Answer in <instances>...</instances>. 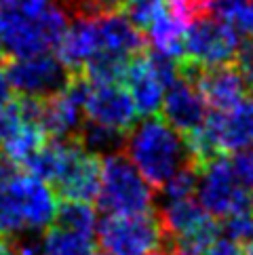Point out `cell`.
<instances>
[{
  "instance_id": "obj_1",
  "label": "cell",
  "mask_w": 253,
  "mask_h": 255,
  "mask_svg": "<svg viewBox=\"0 0 253 255\" xmlns=\"http://www.w3.org/2000/svg\"><path fill=\"white\" fill-rule=\"evenodd\" d=\"M0 6L4 51L13 57L57 47L70 23V13L57 0H6Z\"/></svg>"
},
{
  "instance_id": "obj_2",
  "label": "cell",
  "mask_w": 253,
  "mask_h": 255,
  "mask_svg": "<svg viewBox=\"0 0 253 255\" xmlns=\"http://www.w3.org/2000/svg\"><path fill=\"white\" fill-rule=\"evenodd\" d=\"M123 150L126 158L154 188H160L175 171L192 162L186 137L165 118L154 114L131 127Z\"/></svg>"
},
{
  "instance_id": "obj_3",
  "label": "cell",
  "mask_w": 253,
  "mask_h": 255,
  "mask_svg": "<svg viewBox=\"0 0 253 255\" xmlns=\"http://www.w3.org/2000/svg\"><path fill=\"white\" fill-rule=\"evenodd\" d=\"M57 192L34 173H17L0 186V236L42 232L55 224Z\"/></svg>"
},
{
  "instance_id": "obj_4",
  "label": "cell",
  "mask_w": 253,
  "mask_h": 255,
  "mask_svg": "<svg viewBox=\"0 0 253 255\" xmlns=\"http://www.w3.org/2000/svg\"><path fill=\"white\" fill-rule=\"evenodd\" d=\"M97 203L106 213H146L154 207V186L119 150L102 156Z\"/></svg>"
},
{
  "instance_id": "obj_5",
  "label": "cell",
  "mask_w": 253,
  "mask_h": 255,
  "mask_svg": "<svg viewBox=\"0 0 253 255\" xmlns=\"http://www.w3.org/2000/svg\"><path fill=\"white\" fill-rule=\"evenodd\" d=\"M95 234L106 255H150L167 241L158 215L152 211L106 213L97 222Z\"/></svg>"
},
{
  "instance_id": "obj_6",
  "label": "cell",
  "mask_w": 253,
  "mask_h": 255,
  "mask_svg": "<svg viewBox=\"0 0 253 255\" xmlns=\"http://www.w3.org/2000/svg\"><path fill=\"white\" fill-rule=\"evenodd\" d=\"M196 200L209 215L224 220L237 211L253 209V190L241 184L230 167V160L224 154H218L198 165Z\"/></svg>"
},
{
  "instance_id": "obj_7",
  "label": "cell",
  "mask_w": 253,
  "mask_h": 255,
  "mask_svg": "<svg viewBox=\"0 0 253 255\" xmlns=\"http://www.w3.org/2000/svg\"><path fill=\"white\" fill-rule=\"evenodd\" d=\"M179 74V59L167 57L152 51L150 55L137 53L126 63L125 83L126 91L135 104V110L141 116H152L160 112L165 89Z\"/></svg>"
},
{
  "instance_id": "obj_8",
  "label": "cell",
  "mask_w": 253,
  "mask_h": 255,
  "mask_svg": "<svg viewBox=\"0 0 253 255\" xmlns=\"http://www.w3.org/2000/svg\"><path fill=\"white\" fill-rule=\"evenodd\" d=\"M241 34L232 25L224 23L213 15H203L186 28L184 55L179 61L198 68H211L232 63L239 49Z\"/></svg>"
},
{
  "instance_id": "obj_9",
  "label": "cell",
  "mask_w": 253,
  "mask_h": 255,
  "mask_svg": "<svg viewBox=\"0 0 253 255\" xmlns=\"http://www.w3.org/2000/svg\"><path fill=\"white\" fill-rule=\"evenodd\" d=\"M6 74L13 91H17L21 97L34 99H44L59 93L72 76L57 55H51L49 51L13 57L6 63Z\"/></svg>"
},
{
  "instance_id": "obj_10",
  "label": "cell",
  "mask_w": 253,
  "mask_h": 255,
  "mask_svg": "<svg viewBox=\"0 0 253 255\" xmlns=\"http://www.w3.org/2000/svg\"><path fill=\"white\" fill-rule=\"evenodd\" d=\"M218 154L253 145V97L245 95L226 110H211L201 125Z\"/></svg>"
},
{
  "instance_id": "obj_11",
  "label": "cell",
  "mask_w": 253,
  "mask_h": 255,
  "mask_svg": "<svg viewBox=\"0 0 253 255\" xmlns=\"http://www.w3.org/2000/svg\"><path fill=\"white\" fill-rule=\"evenodd\" d=\"M160 112L171 127H175L182 135H188L205 123L209 106L194 80L179 70L177 78L165 89Z\"/></svg>"
},
{
  "instance_id": "obj_12",
  "label": "cell",
  "mask_w": 253,
  "mask_h": 255,
  "mask_svg": "<svg viewBox=\"0 0 253 255\" xmlns=\"http://www.w3.org/2000/svg\"><path fill=\"white\" fill-rule=\"evenodd\" d=\"M179 70L196 83L211 110H226L249 93V87L245 85L241 72L234 68V63L198 68L192 63L179 61Z\"/></svg>"
},
{
  "instance_id": "obj_13",
  "label": "cell",
  "mask_w": 253,
  "mask_h": 255,
  "mask_svg": "<svg viewBox=\"0 0 253 255\" xmlns=\"http://www.w3.org/2000/svg\"><path fill=\"white\" fill-rule=\"evenodd\" d=\"M83 112L87 121L112 127V129L129 131L137 123V110L129 95V91L123 89L121 83L114 85H93L85 97Z\"/></svg>"
},
{
  "instance_id": "obj_14",
  "label": "cell",
  "mask_w": 253,
  "mask_h": 255,
  "mask_svg": "<svg viewBox=\"0 0 253 255\" xmlns=\"http://www.w3.org/2000/svg\"><path fill=\"white\" fill-rule=\"evenodd\" d=\"M99 51L97 15H72L66 32L57 42V59L70 74L83 72L87 61Z\"/></svg>"
},
{
  "instance_id": "obj_15",
  "label": "cell",
  "mask_w": 253,
  "mask_h": 255,
  "mask_svg": "<svg viewBox=\"0 0 253 255\" xmlns=\"http://www.w3.org/2000/svg\"><path fill=\"white\" fill-rule=\"evenodd\" d=\"M99 181H102V158L87 152L83 145L72 158L63 175L55 181V192L63 200H97Z\"/></svg>"
},
{
  "instance_id": "obj_16",
  "label": "cell",
  "mask_w": 253,
  "mask_h": 255,
  "mask_svg": "<svg viewBox=\"0 0 253 255\" xmlns=\"http://www.w3.org/2000/svg\"><path fill=\"white\" fill-rule=\"evenodd\" d=\"M99 51H110L123 57H133L146 47V36L121 11L97 15Z\"/></svg>"
},
{
  "instance_id": "obj_17",
  "label": "cell",
  "mask_w": 253,
  "mask_h": 255,
  "mask_svg": "<svg viewBox=\"0 0 253 255\" xmlns=\"http://www.w3.org/2000/svg\"><path fill=\"white\" fill-rule=\"evenodd\" d=\"M209 217L213 215L207 213L203 205L198 200H194L192 196L162 200L160 211H158V220L162 226V232H165V239H169L171 243L177 236L190 232L198 224H203L205 220H209Z\"/></svg>"
},
{
  "instance_id": "obj_18",
  "label": "cell",
  "mask_w": 253,
  "mask_h": 255,
  "mask_svg": "<svg viewBox=\"0 0 253 255\" xmlns=\"http://www.w3.org/2000/svg\"><path fill=\"white\" fill-rule=\"evenodd\" d=\"M146 32H148L146 40L152 44V49L156 53H162V55L173 57V59H182L186 25L179 21L167 6H165V11L148 25Z\"/></svg>"
},
{
  "instance_id": "obj_19",
  "label": "cell",
  "mask_w": 253,
  "mask_h": 255,
  "mask_svg": "<svg viewBox=\"0 0 253 255\" xmlns=\"http://www.w3.org/2000/svg\"><path fill=\"white\" fill-rule=\"evenodd\" d=\"M93 239L91 234L72 232L66 228H47L40 234L38 255H91Z\"/></svg>"
},
{
  "instance_id": "obj_20",
  "label": "cell",
  "mask_w": 253,
  "mask_h": 255,
  "mask_svg": "<svg viewBox=\"0 0 253 255\" xmlns=\"http://www.w3.org/2000/svg\"><path fill=\"white\" fill-rule=\"evenodd\" d=\"M125 131L112 129V127L99 125L93 121H85L76 135V141L83 145L87 152L95 154V156H106V154L119 152L125 148Z\"/></svg>"
},
{
  "instance_id": "obj_21",
  "label": "cell",
  "mask_w": 253,
  "mask_h": 255,
  "mask_svg": "<svg viewBox=\"0 0 253 255\" xmlns=\"http://www.w3.org/2000/svg\"><path fill=\"white\" fill-rule=\"evenodd\" d=\"M131 57L116 55L110 51H97L95 55L87 61V66L83 70V74L91 80L93 85H114L123 83L126 63Z\"/></svg>"
},
{
  "instance_id": "obj_22",
  "label": "cell",
  "mask_w": 253,
  "mask_h": 255,
  "mask_svg": "<svg viewBox=\"0 0 253 255\" xmlns=\"http://www.w3.org/2000/svg\"><path fill=\"white\" fill-rule=\"evenodd\" d=\"M209 15L232 25L241 36H253V0H209Z\"/></svg>"
},
{
  "instance_id": "obj_23",
  "label": "cell",
  "mask_w": 253,
  "mask_h": 255,
  "mask_svg": "<svg viewBox=\"0 0 253 255\" xmlns=\"http://www.w3.org/2000/svg\"><path fill=\"white\" fill-rule=\"evenodd\" d=\"M97 222V211L91 203H85V200H63L57 207L55 224L59 228H66V230L93 236Z\"/></svg>"
},
{
  "instance_id": "obj_24",
  "label": "cell",
  "mask_w": 253,
  "mask_h": 255,
  "mask_svg": "<svg viewBox=\"0 0 253 255\" xmlns=\"http://www.w3.org/2000/svg\"><path fill=\"white\" fill-rule=\"evenodd\" d=\"M47 139L49 137L44 135L42 127L36 121H25L19 129H17V133L13 135V137L2 145V150L17 162V165H25V162L30 160L32 154L38 150Z\"/></svg>"
},
{
  "instance_id": "obj_25",
  "label": "cell",
  "mask_w": 253,
  "mask_h": 255,
  "mask_svg": "<svg viewBox=\"0 0 253 255\" xmlns=\"http://www.w3.org/2000/svg\"><path fill=\"white\" fill-rule=\"evenodd\" d=\"M196 181H198V165L192 160L184 165L179 171H175L165 184H162L160 196L162 200H171V198H186V196H194L196 192Z\"/></svg>"
},
{
  "instance_id": "obj_26",
  "label": "cell",
  "mask_w": 253,
  "mask_h": 255,
  "mask_svg": "<svg viewBox=\"0 0 253 255\" xmlns=\"http://www.w3.org/2000/svg\"><path fill=\"white\" fill-rule=\"evenodd\" d=\"M226 239L237 241L239 245L253 243V209L247 211H237L228 217H224V224L220 226Z\"/></svg>"
},
{
  "instance_id": "obj_27",
  "label": "cell",
  "mask_w": 253,
  "mask_h": 255,
  "mask_svg": "<svg viewBox=\"0 0 253 255\" xmlns=\"http://www.w3.org/2000/svg\"><path fill=\"white\" fill-rule=\"evenodd\" d=\"M23 123H25V114L21 99H17V102L11 99V102L0 106V145H4L11 139Z\"/></svg>"
},
{
  "instance_id": "obj_28",
  "label": "cell",
  "mask_w": 253,
  "mask_h": 255,
  "mask_svg": "<svg viewBox=\"0 0 253 255\" xmlns=\"http://www.w3.org/2000/svg\"><path fill=\"white\" fill-rule=\"evenodd\" d=\"M232 63H234V68L241 72L243 80H245V85L251 91L253 89V36H245V38H241Z\"/></svg>"
},
{
  "instance_id": "obj_29",
  "label": "cell",
  "mask_w": 253,
  "mask_h": 255,
  "mask_svg": "<svg viewBox=\"0 0 253 255\" xmlns=\"http://www.w3.org/2000/svg\"><path fill=\"white\" fill-rule=\"evenodd\" d=\"M230 167L241 184L253 190V145L234 152V156L230 158Z\"/></svg>"
},
{
  "instance_id": "obj_30",
  "label": "cell",
  "mask_w": 253,
  "mask_h": 255,
  "mask_svg": "<svg viewBox=\"0 0 253 255\" xmlns=\"http://www.w3.org/2000/svg\"><path fill=\"white\" fill-rule=\"evenodd\" d=\"M203 255H245V249H243V245H239L237 241L215 239L211 243V247L207 249Z\"/></svg>"
},
{
  "instance_id": "obj_31",
  "label": "cell",
  "mask_w": 253,
  "mask_h": 255,
  "mask_svg": "<svg viewBox=\"0 0 253 255\" xmlns=\"http://www.w3.org/2000/svg\"><path fill=\"white\" fill-rule=\"evenodd\" d=\"M13 99V85L8 80L6 66H0V106Z\"/></svg>"
},
{
  "instance_id": "obj_32",
  "label": "cell",
  "mask_w": 253,
  "mask_h": 255,
  "mask_svg": "<svg viewBox=\"0 0 253 255\" xmlns=\"http://www.w3.org/2000/svg\"><path fill=\"white\" fill-rule=\"evenodd\" d=\"M0 255H19L11 239H2V236H0Z\"/></svg>"
},
{
  "instance_id": "obj_33",
  "label": "cell",
  "mask_w": 253,
  "mask_h": 255,
  "mask_svg": "<svg viewBox=\"0 0 253 255\" xmlns=\"http://www.w3.org/2000/svg\"><path fill=\"white\" fill-rule=\"evenodd\" d=\"M150 255H184V253H182V251H177L175 247H171V249H160V247H158L156 251H152Z\"/></svg>"
},
{
  "instance_id": "obj_34",
  "label": "cell",
  "mask_w": 253,
  "mask_h": 255,
  "mask_svg": "<svg viewBox=\"0 0 253 255\" xmlns=\"http://www.w3.org/2000/svg\"><path fill=\"white\" fill-rule=\"evenodd\" d=\"M4 55V40H2V23H0V57Z\"/></svg>"
},
{
  "instance_id": "obj_35",
  "label": "cell",
  "mask_w": 253,
  "mask_h": 255,
  "mask_svg": "<svg viewBox=\"0 0 253 255\" xmlns=\"http://www.w3.org/2000/svg\"><path fill=\"white\" fill-rule=\"evenodd\" d=\"M243 249H245V255H253V243L243 245Z\"/></svg>"
},
{
  "instance_id": "obj_36",
  "label": "cell",
  "mask_w": 253,
  "mask_h": 255,
  "mask_svg": "<svg viewBox=\"0 0 253 255\" xmlns=\"http://www.w3.org/2000/svg\"><path fill=\"white\" fill-rule=\"evenodd\" d=\"M91 255H106V253H91Z\"/></svg>"
},
{
  "instance_id": "obj_37",
  "label": "cell",
  "mask_w": 253,
  "mask_h": 255,
  "mask_svg": "<svg viewBox=\"0 0 253 255\" xmlns=\"http://www.w3.org/2000/svg\"><path fill=\"white\" fill-rule=\"evenodd\" d=\"M2 2H6V0H0V4H2Z\"/></svg>"
}]
</instances>
